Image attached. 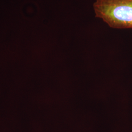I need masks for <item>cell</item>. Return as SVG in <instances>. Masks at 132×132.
I'll use <instances>...</instances> for the list:
<instances>
[{
    "label": "cell",
    "mask_w": 132,
    "mask_h": 132,
    "mask_svg": "<svg viewBox=\"0 0 132 132\" xmlns=\"http://www.w3.org/2000/svg\"><path fill=\"white\" fill-rule=\"evenodd\" d=\"M95 16L111 28H132V0H96Z\"/></svg>",
    "instance_id": "1"
}]
</instances>
